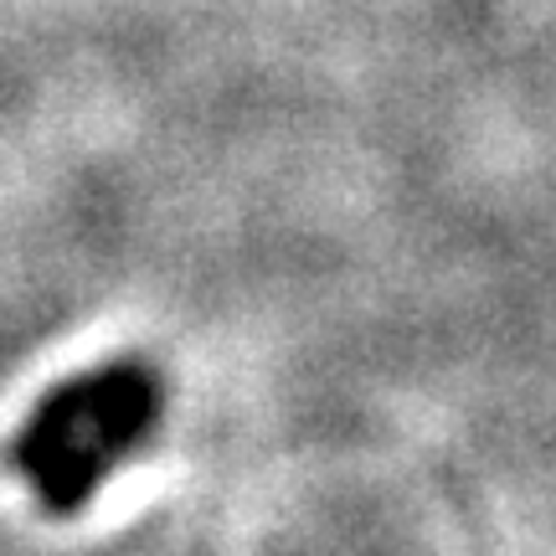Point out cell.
<instances>
[{
  "label": "cell",
  "mask_w": 556,
  "mask_h": 556,
  "mask_svg": "<svg viewBox=\"0 0 556 556\" xmlns=\"http://www.w3.org/2000/svg\"><path fill=\"white\" fill-rule=\"evenodd\" d=\"M160 413H165V381H160L155 366H144L103 413L78 422L37 469H26L21 479L31 484V495H37L47 516H78L83 505L103 490V479L150 443Z\"/></svg>",
  "instance_id": "1"
},
{
  "label": "cell",
  "mask_w": 556,
  "mask_h": 556,
  "mask_svg": "<svg viewBox=\"0 0 556 556\" xmlns=\"http://www.w3.org/2000/svg\"><path fill=\"white\" fill-rule=\"evenodd\" d=\"M150 361L139 356H119V361H103V366H93V371H78V377L58 381L52 392H41L37 407L26 413V422L16 428V438H11V448H5V464L16 469V475H26V469H37L41 458L58 448L62 438L73 433L78 422H88L93 413H103L109 402L119 397L124 387L144 371Z\"/></svg>",
  "instance_id": "2"
}]
</instances>
